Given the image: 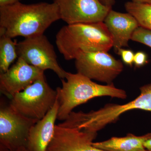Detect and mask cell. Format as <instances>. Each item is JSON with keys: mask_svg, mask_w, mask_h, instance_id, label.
Returning a JSON list of instances; mask_svg holds the SVG:
<instances>
[{"mask_svg": "<svg viewBox=\"0 0 151 151\" xmlns=\"http://www.w3.org/2000/svg\"><path fill=\"white\" fill-rule=\"evenodd\" d=\"M60 19L58 7L54 3L26 4L19 2L0 7V33L12 38L42 35Z\"/></svg>", "mask_w": 151, "mask_h": 151, "instance_id": "6da1fadb", "label": "cell"}, {"mask_svg": "<svg viewBox=\"0 0 151 151\" xmlns=\"http://www.w3.org/2000/svg\"><path fill=\"white\" fill-rule=\"evenodd\" d=\"M55 43L67 60H75L81 52H108L113 47L112 37L104 22L64 26L57 33Z\"/></svg>", "mask_w": 151, "mask_h": 151, "instance_id": "7a4b0ae2", "label": "cell"}, {"mask_svg": "<svg viewBox=\"0 0 151 151\" xmlns=\"http://www.w3.org/2000/svg\"><path fill=\"white\" fill-rule=\"evenodd\" d=\"M65 79H61L62 87H57L58 102L57 119L64 121L74 108L95 97L108 96L125 99L127 92L117 88L113 83L101 85L80 73L68 72Z\"/></svg>", "mask_w": 151, "mask_h": 151, "instance_id": "3957f363", "label": "cell"}, {"mask_svg": "<svg viewBox=\"0 0 151 151\" xmlns=\"http://www.w3.org/2000/svg\"><path fill=\"white\" fill-rule=\"evenodd\" d=\"M139 89L140 95L125 104H106L99 110L88 113L72 111L65 120V124L68 127L97 133L108 124L117 122L128 111L139 109L151 112V83Z\"/></svg>", "mask_w": 151, "mask_h": 151, "instance_id": "277c9868", "label": "cell"}, {"mask_svg": "<svg viewBox=\"0 0 151 151\" xmlns=\"http://www.w3.org/2000/svg\"><path fill=\"white\" fill-rule=\"evenodd\" d=\"M58 92L49 85L44 74L23 91L17 93L10 105L19 113L38 121L54 106Z\"/></svg>", "mask_w": 151, "mask_h": 151, "instance_id": "5b68a950", "label": "cell"}, {"mask_svg": "<svg viewBox=\"0 0 151 151\" xmlns=\"http://www.w3.org/2000/svg\"><path fill=\"white\" fill-rule=\"evenodd\" d=\"M17 47L18 58L30 65L43 71L52 70L61 79L66 77L67 72L59 65L54 47L44 35L25 38Z\"/></svg>", "mask_w": 151, "mask_h": 151, "instance_id": "8992f818", "label": "cell"}, {"mask_svg": "<svg viewBox=\"0 0 151 151\" xmlns=\"http://www.w3.org/2000/svg\"><path fill=\"white\" fill-rule=\"evenodd\" d=\"M38 121L26 117L10 104L0 108L1 151L26 147L30 129Z\"/></svg>", "mask_w": 151, "mask_h": 151, "instance_id": "52a82bcc", "label": "cell"}, {"mask_svg": "<svg viewBox=\"0 0 151 151\" xmlns=\"http://www.w3.org/2000/svg\"><path fill=\"white\" fill-rule=\"evenodd\" d=\"M75 64L77 73L107 84L113 83L124 69L122 61L106 51L81 52Z\"/></svg>", "mask_w": 151, "mask_h": 151, "instance_id": "ba28073f", "label": "cell"}, {"mask_svg": "<svg viewBox=\"0 0 151 151\" xmlns=\"http://www.w3.org/2000/svg\"><path fill=\"white\" fill-rule=\"evenodd\" d=\"M58 7L60 19L67 24L104 22L111 8L99 0H52Z\"/></svg>", "mask_w": 151, "mask_h": 151, "instance_id": "9c48e42d", "label": "cell"}, {"mask_svg": "<svg viewBox=\"0 0 151 151\" xmlns=\"http://www.w3.org/2000/svg\"><path fill=\"white\" fill-rule=\"evenodd\" d=\"M44 74V71L18 58L4 73H0V91L11 99Z\"/></svg>", "mask_w": 151, "mask_h": 151, "instance_id": "30bf717a", "label": "cell"}, {"mask_svg": "<svg viewBox=\"0 0 151 151\" xmlns=\"http://www.w3.org/2000/svg\"><path fill=\"white\" fill-rule=\"evenodd\" d=\"M97 134L57 124L46 151H106L92 145Z\"/></svg>", "mask_w": 151, "mask_h": 151, "instance_id": "8fae6325", "label": "cell"}, {"mask_svg": "<svg viewBox=\"0 0 151 151\" xmlns=\"http://www.w3.org/2000/svg\"><path fill=\"white\" fill-rule=\"evenodd\" d=\"M104 23L112 37L113 47L116 52L120 49L128 46L132 35L139 27L137 19L131 14L119 12L112 9Z\"/></svg>", "mask_w": 151, "mask_h": 151, "instance_id": "7c38bea8", "label": "cell"}, {"mask_svg": "<svg viewBox=\"0 0 151 151\" xmlns=\"http://www.w3.org/2000/svg\"><path fill=\"white\" fill-rule=\"evenodd\" d=\"M58 106L57 97L54 106L46 116L32 127L26 147L27 151H46L54 135Z\"/></svg>", "mask_w": 151, "mask_h": 151, "instance_id": "4fadbf2b", "label": "cell"}, {"mask_svg": "<svg viewBox=\"0 0 151 151\" xmlns=\"http://www.w3.org/2000/svg\"><path fill=\"white\" fill-rule=\"evenodd\" d=\"M151 138V133L141 136L129 134L122 137H113L103 142H92V145L106 151H146L144 144Z\"/></svg>", "mask_w": 151, "mask_h": 151, "instance_id": "5bb4252c", "label": "cell"}, {"mask_svg": "<svg viewBox=\"0 0 151 151\" xmlns=\"http://www.w3.org/2000/svg\"><path fill=\"white\" fill-rule=\"evenodd\" d=\"M17 42L12 38L0 33V72H6L18 58Z\"/></svg>", "mask_w": 151, "mask_h": 151, "instance_id": "9a60e30c", "label": "cell"}, {"mask_svg": "<svg viewBox=\"0 0 151 151\" xmlns=\"http://www.w3.org/2000/svg\"><path fill=\"white\" fill-rule=\"evenodd\" d=\"M125 7L127 12L134 17L141 27L151 30V4L127 2Z\"/></svg>", "mask_w": 151, "mask_h": 151, "instance_id": "2e32d148", "label": "cell"}, {"mask_svg": "<svg viewBox=\"0 0 151 151\" xmlns=\"http://www.w3.org/2000/svg\"><path fill=\"white\" fill-rule=\"evenodd\" d=\"M131 40L143 44L151 48V30L139 27L132 35Z\"/></svg>", "mask_w": 151, "mask_h": 151, "instance_id": "e0dca14e", "label": "cell"}, {"mask_svg": "<svg viewBox=\"0 0 151 151\" xmlns=\"http://www.w3.org/2000/svg\"><path fill=\"white\" fill-rule=\"evenodd\" d=\"M117 53L121 56L124 63L130 66L133 65L134 53L132 50L122 48L119 50Z\"/></svg>", "mask_w": 151, "mask_h": 151, "instance_id": "ac0fdd59", "label": "cell"}, {"mask_svg": "<svg viewBox=\"0 0 151 151\" xmlns=\"http://www.w3.org/2000/svg\"><path fill=\"white\" fill-rule=\"evenodd\" d=\"M148 63V57L143 51H139L134 54V64L135 67L140 68Z\"/></svg>", "mask_w": 151, "mask_h": 151, "instance_id": "d6986e66", "label": "cell"}, {"mask_svg": "<svg viewBox=\"0 0 151 151\" xmlns=\"http://www.w3.org/2000/svg\"><path fill=\"white\" fill-rule=\"evenodd\" d=\"M21 0H0V7L11 5L20 2Z\"/></svg>", "mask_w": 151, "mask_h": 151, "instance_id": "ffe728a7", "label": "cell"}, {"mask_svg": "<svg viewBox=\"0 0 151 151\" xmlns=\"http://www.w3.org/2000/svg\"><path fill=\"white\" fill-rule=\"evenodd\" d=\"M104 5L112 8L115 3V0H99Z\"/></svg>", "mask_w": 151, "mask_h": 151, "instance_id": "44dd1931", "label": "cell"}, {"mask_svg": "<svg viewBox=\"0 0 151 151\" xmlns=\"http://www.w3.org/2000/svg\"><path fill=\"white\" fill-rule=\"evenodd\" d=\"M145 148L146 150L151 151V138L146 141L144 144Z\"/></svg>", "mask_w": 151, "mask_h": 151, "instance_id": "7402d4cb", "label": "cell"}, {"mask_svg": "<svg viewBox=\"0 0 151 151\" xmlns=\"http://www.w3.org/2000/svg\"><path fill=\"white\" fill-rule=\"evenodd\" d=\"M134 2L140 3V4H151V0H131Z\"/></svg>", "mask_w": 151, "mask_h": 151, "instance_id": "603a6c76", "label": "cell"}, {"mask_svg": "<svg viewBox=\"0 0 151 151\" xmlns=\"http://www.w3.org/2000/svg\"><path fill=\"white\" fill-rule=\"evenodd\" d=\"M8 151H27V150L26 148L25 147H22L19 148L14 150Z\"/></svg>", "mask_w": 151, "mask_h": 151, "instance_id": "cb8c5ba5", "label": "cell"}]
</instances>
